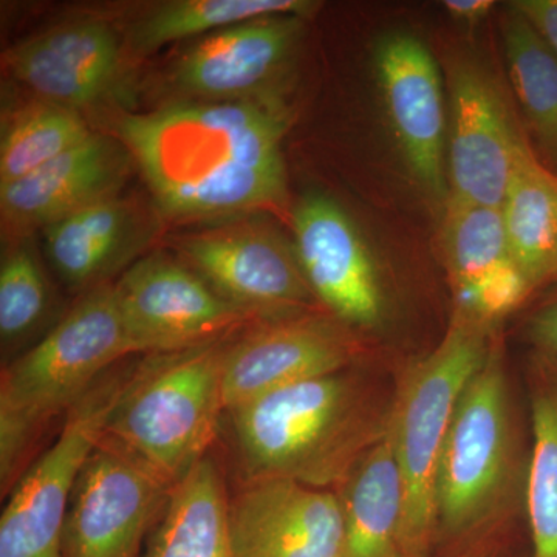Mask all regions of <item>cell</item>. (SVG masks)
I'll use <instances>...</instances> for the list:
<instances>
[{"mask_svg":"<svg viewBox=\"0 0 557 557\" xmlns=\"http://www.w3.org/2000/svg\"><path fill=\"white\" fill-rule=\"evenodd\" d=\"M288 120L282 102L252 97L132 113L116 132L161 211L199 219L284 201L282 139Z\"/></svg>","mask_w":557,"mask_h":557,"instance_id":"cell-1","label":"cell"},{"mask_svg":"<svg viewBox=\"0 0 557 557\" xmlns=\"http://www.w3.org/2000/svg\"><path fill=\"white\" fill-rule=\"evenodd\" d=\"M134 355L115 284L83 293L38 344L14 358L0 380V487L9 496L40 440L124 358Z\"/></svg>","mask_w":557,"mask_h":557,"instance_id":"cell-2","label":"cell"},{"mask_svg":"<svg viewBox=\"0 0 557 557\" xmlns=\"http://www.w3.org/2000/svg\"><path fill=\"white\" fill-rule=\"evenodd\" d=\"M240 482L292 479L327 490L380 437L358 379L330 373L223 413Z\"/></svg>","mask_w":557,"mask_h":557,"instance_id":"cell-3","label":"cell"},{"mask_svg":"<svg viewBox=\"0 0 557 557\" xmlns=\"http://www.w3.org/2000/svg\"><path fill=\"white\" fill-rule=\"evenodd\" d=\"M231 335L149 355L135 364L106 435L174 485L207 457L223 413V362Z\"/></svg>","mask_w":557,"mask_h":557,"instance_id":"cell-4","label":"cell"},{"mask_svg":"<svg viewBox=\"0 0 557 557\" xmlns=\"http://www.w3.org/2000/svg\"><path fill=\"white\" fill-rule=\"evenodd\" d=\"M491 322L457 310L437 348L403 381L386 432L405 485V557H426L437 530L435 482L458 399L490 354Z\"/></svg>","mask_w":557,"mask_h":557,"instance_id":"cell-5","label":"cell"},{"mask_svg":"<svg viewBox=\"0 0 557 557\" xmlns=\"http://www.w3.org/2000/svg\"><path fill=\"white\" fill-rule=\"evenodd\" d=\"M511 406L504 355L493 344L458 399L435 482L437 528L460 536L482 525L508 485Z\"/></svg>","mask_w":557,"mask_h":557,"instance_id":"cell-6","label":"cell"},{"mask_svg":"<svg viewBox=\"0 0 557 557\" xmlns=\"http://www.w3.org/2000/svg\"><path fill=\"white\" fill-rule=\"evenodd\" d=\"M134 368L120 362L69 410L57 437L7 496L0 557H62V531L76 478L104 435Z\"/></svg>","mask_w":557,"mask_h":557,"instance_id":"cell-7","label":"cell"},{"mask_svg":"<svg viewBox=\"0 0 557 557\" xmlns=\"http://www.w3.org/2000/svg\"><path fill=\"white\" fill-rule=\"evenodd\" d=\"M171 487L104 432L73 486L62 557H141Z\"/></svg>","mask_w":557,"mask_h":557,"instance_id":"cell-8","label":"cell"},{"mask_svg":"<svg viewBox=\"0 0 557 557\" xmlns=\"http://www.w3.org/2000/svg\"><path fill=\"white\" fill-rule=\"evenodd\" d=\"M134 355L171 354L236 333L258 318L170 256L139 259L115 282Z\"/></svg>","mask_w":557,"mask_h":557,"instance_id":"cell-9","label":"cell"},{"mask_svg":"<svg viewBox=\"0 0 557 557\" xmlns=\"http://www.w3.org/2000/svg\"><path fill=\"white\" fill-rule=\"evenodd\" d=\"M228 531L234 557H343L338 494L292 479L240 482Z\"/></svg>","mask_w":557,"mask_h":557,"instance_id":"cell-10","label":"cell"},{"mask_svg":"<svg viewBox=\"0 0 557 557\" xmlns=\"http://www.w3.org/2000/svg\"><path fill=\"white\" fill-rule=\"evenodd\" d=\"M231 336L223 362L225 412L299 381L330 375L354 361L350 338L327 319L277 317Z\"/></svg>","mask_w":557,"mask_h":557,"instance_id":"cell-11","label":"cell"},{"mask_svg":"<svg viewBox=\"0 0 557 557\" xmlns=\"http://www.w3.org/2000/svg\"><path fill=\"white\" fill-rule=\"evenodd\" d=\"M180 251L219 295L256 317L306 309L311 292L295 248L262 228H226L180 242Z\"/></svg>","mask_w":557,"mask_h":557,"instance_id":"cell-12","label":"cell"},{"mask_svg":"<svg viewBox=\"0 0 557 557\" xmlns=\"http://www.w3.org/2000/svg\"><path fill=\"white\" fill-rule=\"evenodd\" d=\"M449 197L502 208L527 138L493 78L474 62L450 72Z\"/></svg>","mask_w":557,"mask_h":557,"instance_id":"cell-13","label":"cell"},{"mask_svg":"<svg viewBox=\"0 0 557 557\" xmlns=\"http://www.w3.org/2000/svg\"><path fill=\"white\" fill-rule=\"evenodd\" d=\"M293 228L296 258L317 299L348 325H379L386 307L379 271L347 212L311 194L299 201Z\"/></svg>","mask_w":557,"mask_h":557,"instance_id":"cell-14","label":"cell"},{"mask_svg":"<svg viewBox=\"0 0 557 557\" xmlns=\"http://www.w3.org/2000/svg\"><path fill=\"white\" fill-rule=\"evenodd\" d=\"M375 70L392 131L413 178L434 199H449L437 62L416 36L394 32L376 44Z\"/></svg>","mask_w":557,"mask_h":557,"instance_id":"cell-15","label":"cell"},{"mask_svg":"<svg viewBox=\"0 0 557 557\" xmlns=\"http://www.w3.org/2000/svg\"><path fill=\"white\" fill-rule=\"evenodd\" d=\"M5 61L11 75L40 101L78 110L112 89L119 78L121 50L108 24L83 21L17 44Z\"/></svg>","mask_w":557,"mask_h":557,"instance_id":"cell-16","label":"cell"},{"mask_svg":"<svg viewBox=\"0 0 557 557\" xmlns=\"http://www.w3.org/2000/svg\"><path fill=\"white\" fill-rule=\"evenodd\" d=\"M132 160L123 143L91 135L32 174L0 186L3 226L16 234L44 230L81 208L115 197Z\"/></svg>","mask_w":557,"mask_h":557,"instance_id":"cell-17","label":"cell"},{"mask_svg":"<svg viewBox=\"0 0 557 557\" xmlns=\"http://www.w3.org/2000/svg\"><path fill=\"white\" fill-rule=\"evenodd\" d=\"M302 20L263 17L211 33L180 58L175 83L207 101L252 98L287 64Z\"/></svg>","mask_w":557,"mask_h":557,"instance_id":"cell-18","label":"cell"},{"mask_svg":"<svg viewBox=\"0 0 557 557\" xmlns=\"http://www.w3.org/2000/svg\"><path fill=\"white\" fill-rule=\"evenodd\" d=\"M343 557H405V485L386 428L343 480Z\"/></svg>","mask_w":557,"mask_h":557,"instance_id":"cell-19","label":"cell"},{"mask_svg":"<svg viewBox=\"0 0 557 557\" xmlns=\"http://www.w3.org/2000/svg\"><path fill=\"white\" fill-rule=\"evenodd\" d=\"M44 239L51 265L70 288L106 284V277L134 252L138 220L129 203L110 197L46 226Z\"/></svg>","mask_w":557,"mask_h":557,"instance_id":"cell-20","label":"cell"},{"mask_svg":"<svg viewBox=\"0 0 557 557\" xmlns=\"http://www.w3.org/2000/svg\"><path fill=\"white\" fill-rule=\"evenodd\" d=\"M228 497L222 469L208 454L172 485L141 557H234Z\"/></svg>","mask_w":557,"mask_h":557,"instance_id":"cell-21","label":"cell"},{"mask_svg":"<svg viewBox=\"0 0 557 557\" xmlns=\"http://www.w3.org/2000/svg\"><path fill=\"white\" fill-rule=\"evenodd\" d=\"M509 255L531 287L557 277V174L527 141L502 205Z\"/></svg>","mask_w":557,"mask_h":557,"instance_id":"cell-22","label":"cell"},{"mask_svg":"<svg viewBox=\"0 0 557 557\" xmlns=\"http://www.w3.org/2000/svg\"><path fill=\"white\" fill-rule=\"evenodd\" d=\"M504 46L534 152L557 174V58L511 7L504 24Z\"/></svg>","mask_w":557,"mask_h":557,"instance_id":"cell-23","label":"cell"},{"mask_svg":"<svg viewBox=\"0 0 557 557\" xmlns=\"http://www.w3.org/2000/svg\"><path fill=\"white\" fill-rule=\"evenodd\" d=\"M317 9L307 0H175L150 11L135 25L132 44L149 53L166 44L274 16L306 17Z\"/></svg>","mask_w":557,"mask_h":557,"instance_id":"cell-24","label":"cell"},{"mask_svg":"<svg viewBox=\"0 0 557 557\" xmlns=\"http://www.w3.org/2000/svg\"><path fill=\"white\" fill-rule=\"evenodd\" d=\"M527 504L533 557H557V364L537 358Z\"/></svg>","mask_w":557,"mask_h":557,"instance_id":"cell-25","label":"cell"},{"mask_svg":"<svg viewBox=\"0 0 557 557\" xmlns=\"http://www.w3.org/2000/svg\"><path fill=\"white\" fill-rule=\"evenodd\" d=\"M94 135L78 110L39 101L9 120L0 143V186L9 185L83 145Z\"/></svg>","mask_w":557,"mask_h":557,"instance_id":"cell-26","label":"cell"},{"mask_svg":"<svg viewBox=\"0 0 557 557\" xmlns=\"http://www.w3.org/2000/svg\"><path fill=\"white\" fill-rule=\"evenodd\" d=\"M443 248L458 299L512 260L502 209L453 197L443 225Z\"/></svg>","mask_w":557,"mask_h":557,"instance_id":"cell-27","label":"cell"},{"mask_svg":"<svg viewBox=\"0 0 557 557\" xmlns=\"http://www.w3.org/2000/svg\"><path fill=\"white\" fill-rule=\"evenodd\" d=\"M49 306V288L30 249L16 247L0 267V339L14 346L38 327Z\"/></svg>","mask_w":557,"mask_h":557,"instance_id":"cell-28","label":"cell"},{"mask_svg":"<svg viewBox=\"0 0 557 557\" xmlns=\"http://www.w3.org/2000/svg\"><path fill=\"white\" fill-rule=\"evenodd\" d=\"M528 338L533 344L537 358L557 364V296L531 317Z\"/></svg>","mask_w":557,"mask_h":557,"instance_id":"cell-29","label":"cell"},{"mask_svg":"<svg viewBox=\"0 0 557 557\" xmlns=\"http://www.w3.org/2000/svg\"><path fill=\"white\" fill-rule=\"evenodd\" d=\"M511 9L518 11L557 58V0H518Z\"/></svg>","mask_w":557,"mask_h":557,"instance_id":"cell-30","label":"cell"},{"mask_svg":"<svg viewBox=\"0 0 557 557\" xmlns=\"http://www.w3.org/2000/svg\"><path fill=\"white\" fill-rule=\"evenodd\" d=\"M443 5L456 20L475 24L490 13L494 2H490V0H446Z\"/></svg>","mask_w":557,"mask_h":557,"instance_id":"cell-31","label":"cell"},{"mask_svg":"<svg viewBox=\"0 0 557 557\" xmlns=\"http://www.w3.org/2000/svg\"><path fill=\"white\" fill-rule=\"evenodd\" d=\"M458 557H490V556L485 555V553L474 552V553H467V555H461Z\"/></svg>","mask_w":557,"mask_h":557,"instance_id":"cell-32","label":"cell"}]
</instances>
